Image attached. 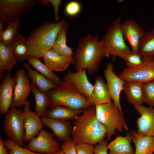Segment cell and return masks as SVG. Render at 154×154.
<instances>
[{"label": "cell", "instance_id": "obj_1", "mask_svg": "<svg viewBox=\"0 0 154 154\" xmlns=\"http://www.w3.org/2000/svg\"><path fill=\"white\" fill-rule=\"evenodd\" d=\"M75 120L71 133L75 144L86 143L95 145L106 135V127L97 118L94 106L84 110Z\"/></svg>", "mask_w": 154, "mask_h": 154}, {"label": "cell", "instance_id": "obj_2", "mask_svg": "<svg viewBox=\"0 0 154 154\" xmlns=\"http://www.w3.org/2000/svg\"><path fill=\"white\" fill-rule=\"evenodd\" d=\"M104 53V47L97 36L88 33L80 39L74 53L75 68L84 69L92 75L99 69Z\"/></svg>", "mask_w": 154, "mask_h": 154}, {"label": "cell", "instance_id": "obj_3", "mask_svg": "<svg viewBox=\"0 0 154 154\" xmlns=\"http://www.w3.org/2000/svg\"><path fill=\"white\" fill-rule=\"evenodd\" d=\"M65 23L64 20L53 23L46 21L33 29L27 39L30 55L42 57L45 52L52 49Z\"/></svg>", "mask_w": 154, "mask_h": 154}, {"label": "cell", "instance_id": "obj_4", "mask_svg": "<svg viewBox=\"0 0 154 154\" xmlns=\"http://www.w3.org/2000/svg\"><path fill=\"white\" fill-rule=\"evenodd\" d=\"M50 107L64 106L76 110H83L92 106L88 98L80 94L67 78L66 73L54 89L46 92Z\"/></svg>", "mask_w": 154, "mask_h": 154}, {"label": "cell", "instance_id": "obj_5", "mask_svg": "<svg viewBox=\"0 0 154 154\" xmlns=\"http://www.w3.org/2000/svg\"><path fill=\"white\" fill-rule=\"evenodd\" d=\"M121 23L120 17L115 19L101 40L104 47V57L112 55L113 59L118 56L125 60L126 56L132 52L125 42Z\"/></svg>", "mask_w": 154, "mask_h": 154}, {"label": "cell", "instance_id": "obj_6", "mask_svg": "<svg viewBox=\"0 0 154 154\" xmlns=\"http://www.w3.org/2000/svg\"><path fill=\"white\" fill-rule=\"evenodd\" d=\"M95 107L96 115L98 121L106 127L108 140L114 135L116 131L120 132L128 128L122 112L112 101Z\"/></svg>", "mask_w": 154, "mask_h": 154}, {"label": "cell", "instance_id": "obj_7", "mask_svg": "<svg viewBox=\"0 0 154 154\" xmlns=\"http://www.w3.org/2000/svg\"><path fill=\"white\" fill-rule=\"evenodd\" d=\"M23 111L18 110L12 104L5 114L3 120L4 129L8 137L18 145H25V129Z\"/></svg>", "mask_w": 154, "mask_h": 154}, {"label": "cell", "instance_id": "obj_8", "mask_svg": "<svg viewBox=\"0 0 154 154\" xmlns=\"http://www.w3.org/2000/svg\"><path fill=\"white\" fill-rule=\"evenodd\" d=\"M37 5L34 0H0V20L7 25L26 15Z\"/></svg>", "mask_w": 154, "mask_h": 154}, {"label": "cell", "instance_id": "obj_9", "mask_svg": "<svg viewBox=\"0 0 154 154\" xmlns=\"http://www.w3.org/2000/svg\"><path fill=\"white\" fill-rule=\"evenodd\" d=\"M119 76L125 81L142 83L154 80V58L143 60V63L135 68H126Z\"/></svg>", "mask_w": 154, "mask_h": 154}, {"label": "cell", "instance_id": "obj_10", "mask_svg": "<svg viewBox=\"0 0 154 154\" xmlns=\"http://www.w3.org/2000/svg\"><path fill=\"white\" fill-rule=\"evenodd\" d=\"M53 135L45 129H42L38 137L30 141L27 147L34 152L52 154L61 149L59 143L53 138Z\"/></svg>", "mask_w": 154, "mask_h": 154}, {"label": "cell", "instance_id": "obj_11", "mask_svg": "<svg viewBox=\"0 0 154 154\" xmlns=\"http://www.w3.org/2000/svg\"><path fill=\"white\" fill-rule=\"evenodd\" d=\"M16 83L14 87L12 105L20 108L25 104L27 98L31 92V82L25 70H17L15 75Z\"/></svg>", "mask_w": 154, "mask_h": 154}, {"label": "cell", "instance_id": "obj_12", "mask_svg": "<svg viewBox=\"0 0 154 154\" xmlns=\"http://www.w3.org/2000/svg\"><path fill=\"white\" fill-rule=\"evenodd\" d=\"M113 66V63L111 62L107 64L104 70V76L111 100L120 110L123 113L120 97L125 81L115 73Z\"/></svg>", "mask_w": 154, "mask_h": 154}, {"label": "cell", "instance_id": "obj_13", "mask_svg": "<svg viewBox=\"0 0 154 154\" xmlns=\"http://www.w3.org/2000/svg\"><path fill=\"white\" fill-rule=\"evenodd\" d=\"M30 105V102L27 101L23 106L25 142L30 141L38 135L43 125L40 117L35 111L31 110Z\"/></svg>", "mask_w": 154, "mask_h": 154}, {"label": "cell", "instance_id": "obj_14", "mask_svg": "<svg viewBox=\"0 0 154 154\" xmlns=\"http://www.w3.org/2000/svg\"><path fill=\"white\" fill-rule=\"evenodd\" d=\"M121 27L125 41L129 43L132 52L138 53V46L141 38L145 32L134 20H126L121 24Z\"/></svg>", "mask_w": 154, "mask_h": 154}, {"label": "cell", "instance_id": "obj_15", "mask_svg": "<svg viewBox=\"0 0 154 154\" xmlns=\"http://www.w3.org/2000/svg\"><path fill=\"white\" fill-rule=\"evenodd\" d=\"M133 107L140 115L137 120V132L144 135L154 136V108L142 105Z\"/></svg>", "mask_w": 154, "mask_h": 154}, {"label": "cell", "instance_id": "obj_16", "mask_svg": "<svg viewBox=\"0 0 154 154\" xmlns=\"http://www.w3.org/2000/svg\"><path fill=\"white\" fill-rule=\"evenodd\" d=\"M16 81L15 77H13L7 71L0 84V113L1 114H5L12 104Z\"/></svg>", "mask_w": 154, "mask_h": 154}, {"label": "cell", "instance_id": "obj_17", "mask_svg": "<svg viewBox=\"0 0 154 154\" xmlns=\"http://www.w3.org/2000/svg\"><path fill=\"white\" fill-rule=\"evenodd\" d=\"M66 75L69 81L80 94L88 99L91 97L94 85L89 80L86 70L79 69L74 72L68 71Z\"/></svg>", "mask_w": 154, "mask_h": 154}, {"label": "cell", "instance_id": "obj_18", "mask_svg": "<svg viewBox=\"0 0 154 154\" xmlns=\"http://www.w3.org/2000/svg\"><path fill=\"white\" fill-rule=\"evenodd\" d=\"M41 119L43 125L50 128L53 135L59 141L64 142L70 137L72 128L69 122L66 120L50 118L44 116H42Z\"/></svg>", "mask_w": 154, "mask_h": 154}, {"label": "cell", "instance_id": "obj_19", "mask_svg": "<svg viewBox=\"0 0 154 154\" xmlns=\"http://www.w3.org/2000/svg\"><path fill=\"white\" fill-rule=\"evenodd\" d=\"M44 63L52 71L62 72L66 70L73 62L52 49L46 51L42 57Z\"/></svg>", "mask_w": 154, "mask_h": 154}, {"label": "cell", "instance_id": "obj_20", "mask_svg": "<svg viewBox=\"0 0 154 154\" xmlns=\"http://www.w3.org/2000/svg\"><path fill=\"white\" fill-rule=\"evenodd\" d=\"M88 99L92 105L94 106L112 101L106 83L100 76L96 77L92 95Z\"/></svg>", "mask_w": 154, "mask_h": 154}, {"label": "cell", "instance_id": "obj_21", "mask_svg": "<svg viewBox=\"0 0 154 154\" xmlns=\"http://www.w3.org/2000/svg\"><path fill=\"white\" fill-rule=\"evenodd\" d=\"M142 83L125 81L123 90L127 102L133 106L142 105L143 102Z\"/></svg>", "mask_w": 154, "mask_h": 154}, {"label": "cell", "instance_id": "obj_22", "mask_svg": "<svg viewBox=\"0 0 154 154\" xmlns=\"http://www.w3.org/2000/svg\"><path fill=\"white\" fill-rule=\"evenodd\" d=\"M27 71V74L31 82L40 91L47 92L49 90L55 89L57 85L43 75L33 70L27 62L23 64Z\"/></svg>", "mask_w": 154, "mask_h": 154}, {"label": "cell", "instance_id": "obj_23", "mask_svg": "<svg viewBox=\"0 0 154 154\" xmlns=\"http://www.w3.org/2000/svg\"><path fill=\"white\" fill-rule=\"evenodd\" d=\"M135 148V154H153L154 136L144 135L135 131L130 133Z\"/></svg>", "mask_w": 154, "mask_h": 154}, {"label": "cell", "instance_id": "obj_24", "mask_svg": "<svg viewBox=\"0 0 154 154\" xmlns=\"http://www.w3.org/2000/svg\"><path fill=\"white\" fill-rule=\"evenodd\" d=\"M68 24L65 23L60 30L52 48L59 54L68 59L74 63L72 56L73 49L67 44L66 35L68 31Z\"/></svg>", "mask_w": 154, "mask_h": 154}, {"label": "cell", "instance_id": "obj_25", "mask_svg": "<svg viewBox=\"0 0 154 154\" xmlns=\"http://www.w3.org/2000/svg\"><path fill=\"white\" fill-rule=\"evenodd\" d=\"M132 138L130 133L125 136H118L108 144V154H135L131 145Z\"/></svg>", "mask_w": 154, "mask_h": 154}, {"label": "cell", "instance_id": "obj_26", "mask_svg": "<svg viewBox=\"0 0 154 154\" xmlns=\"http://www.w3.org/2000/svg\"><path fill=\"white\" fill-rule=\"evenodd\" d=\"M11 46H7L0 41V77L2 80L5 74V70H11L17 63Z\"/></svg>", "mask_w": 154, "mask_h": 154}, {"label": "cell", "instance_id": "obj_27", "mask_svg": "<svg viewBox=\"0 0 154 154\" xmlns=\"http://www.w3.org/2000/svg\"><path fill=\"white\" fill-rule=\"evenodd\" d=\"M83 110H74L62 106L50 107L44 115L49 118L66 120L76 119Z\"/></svg>", "mask_w": 154, "mask_h": 154}, {"label": "cell", "instance_id": "obj_28", "mask_svg": "<svg viewBox=\"0 0 154 154\" xmlns=\"http://www.w3.org/2000/svg\"><path fill=\"white\" fill-rule=\"evenodd\" d=\"M11 46L17 61L26 60L30 56L27 40L21 33L18 32L16 34Z\"/></svg>", "mask_w": 154, "mask_h": 154}, {"label": "cell", "instance_id": "obj_29", "mask_svg": "<svg viewBox=\"0 0 154 154\" xmlns=\"http://www.w3.org/2000/svg\"><path fill=\"white\" fill-rule=\"evenodd\" d=\"M138 51L143 60L154 58V29L145 33L141 38Z\"/></svg>", "mask_w": 154, "mask_h": 154}, {"label": "cell", "instance_id": "obj_30", "mask_svg": "<svg viewBox=\"0 0 154 154\" xmlns=\"http://www.w3.org/2000/svg\"><path fill=\"white\" fill-rule=\"evenodd\" d=\"M31 92L35 101V112L40 117L43 116L47 108L50 106L49 98L46 92L40 90L33 83L31 82Z\"/></svg>", "mask_w": 154, "mask_h": 154}, {"label": "cell", "instance_id": "obj_31", "mask_svg": "<svg viewBox=\"0 0 154 154\" xmlns=\"http://www.w3.org/2000/svg\"><path fill=\"white\" fill-rule=\"evenodd\" d=\"M28 63L40 74L51 80L56 85L60 82L61 79L44 63L41 62L40 58L30 56L26 60Z\"/></svg>", "mask_w": 154, "mask_h": 154}, {"label": "cell", "instance_id": "obj_32", "mask_svg": "<svg viewBox=\"0 0 154 154\" xmlns=\"http://www.w3.org/2000/svg\"><path fill=\"white\" fill-rule=\"evenodd\" d=\"M21 25L19 19H17L10 23L4 31L0 33V41L7 46H10L18 31Z\"/></svg>", "mask_w": 154, "mask_h": 154}, {"label": "cell", "instance_id": "obj_33", "mask_svg": "<svg viewBox=\"0 0 154 154\" xmlns=\"http://www.w3.org/2000/svg\"><path fill=\"white\" fill-rule=\"evenodd\" d=\"M3 141L9 154H42L29 150L25 145L24 148H23L9 138L4 139Z\"/></svg>", "mask_w": 154, "mask_h": 154}, {"label": "cell", "instance_id": "obj_34", "mask_svg": "<svg viewBox=\"0 0 154 154\" xmlns=\"http://www.w3.org/2000/svg\"><path fill=\"white\" fill-rule=\"evenodd\" d=\"M143 102L154 108V80L143 83Z\"/></svg>", "mask_w": 154, "mask_h": 154}, {"label": "cell", "instance_id": "obj_35", "mask_svg": "<svg viewBox=\"0 0 154 154\" xmlns=\"http://www.w3.org/2000/svg\"><path fill=\"white\" fill-rule=\"evenodd\" d=\"M125 61L128 68L135 67L141 64L143 60L138 53H134L132 52L127 55Z\"/></svg>", "mask_w": 154, "mask_h": 154}, {"label": "cell", "instance_id": "obj_36", "mask_svg": "<svg viewBox=\"0 0 154 154\" xmlns=\"http://www.w3.org/2000/svg\"><path fill=\"white\" fill-rule=\"evenodd\" d=\"M81 8V5L79 2L75 1H70L66 4L65 7V13L69 17H74L79 14Z\"/></svg>", "mask_w": 154, "mask_h": 154}, {"label": "cell", "instance_id": "obj_37", "mask_svg": "<svg viewBox=\"0 0 154 154\" xmlns=\"http://www.w3.org/2000/svg\"><path fill=\"white\" fill-rule=\"evenodd\" d=\"M61 150L64 154H77L75 144L70 137L63 142Z\"/></svg>", "mask_w": 154, "mask_h": 154}, {"label": "cell", "instance_id": "obj_38", "mask_svg": "<svg viewBox=\"0 0 154 154\" xmlns=\"http://www.w3.org/2000/svg\"><path fill=\"white\" fill-rule=\"evenodd\" d=\"M94 147L93 145L87 143L75 144L77 154H94Z\"/></svg>", "mask_w": 154, "mask_h": 154}, {"label": "cell", "instance_id": "obj_39", "mask_svg": "<svg viewBox=\"0 0 154 154\" xmlns=\"http://www.w3.org/2000/svg\"><path fill=\"white\" fill-rule=\"evenodd\" d=\"M107 141L103 140L95 145L94 149V154H108Z\"/></svg>", "mask_w": 154, "mask_h": 154}, {"label": "cell", "instance_id": "obj_40", "mask_svg": "<svg viewBox=\"0 0 154 154\" xmlns=\"http://www.w3.org/2000/svg\"><path fill=\"white\" fill-rule=\"evenodd\" d=\"M52 5L54 10V21L57 22L60 21V17L59 14L58 9L60 5H62L61 0H49Z\"/></svg>", "mask_w": 154, "mask_h": 154}, {"label": "cell", "instance_id": "obj_41", "mask_svg": "<svg viewBox=\"0 0 154 154\" xmlns=\"http://www.w3.org/2000/svg\"><path fill=\"white\" fill-rule=\"evenodd\" d=\"M0 154H9L7 150L5 147L1 135H0Z\"/></svg>", "mask_w": 154, "mask_h": 154}, {"label": "cell", "instance_id": "obj_42", "mask_svg": "<svg viewBox=\"0 0 154 154\" xmlns=\"http://www.w3.org/2000/svg\"><path fill=\"white\" fill-rule=\"evenodd\" d=\"M37 1L44 7L48 6L50 3L49 0H38Z\"/></svg>", "mask_w": 154, "mask_h": 154}, {"label": "cell", "instance_id": "obj_43", "mask_svg": "<svg viewBox=\"0 0 154 154\" xmlns=\"http://www.w3.org/2000/svg\"><path fill=\"white\" fill-rule=\"evenodd\" d=\"M5 26L3 21L0 20V33H2L5 30Z\"/></svg>", "mask_w": 154, "mask_h": 154}, {"label": "cell", "instance_id": "obj_44", "mask_svg": "<svg viewBox=\"0 0 154 154\" xmlns=\"http://www.w3.org/2000/svg\"><path fill=\"white\" fill-rule=\"evenodd\" d=\"M52 154H64L60 149L56 152Z\"/></svg>", "mask_w": 154, "mask_h": 154}, {"label": "cell", "instance_id": "obj_45", "mask_svg": "<svg viewBox=\"0 0 154 154\" xmlns=\"http://www.w3.org/2000/svg\"><path fill=\"white\" fill-rule=\"evenodd\" d=\"M153 154H154V153H153Z\"/></svg>", "mask_w": 154, "mask_h": 154}]
</instances>
